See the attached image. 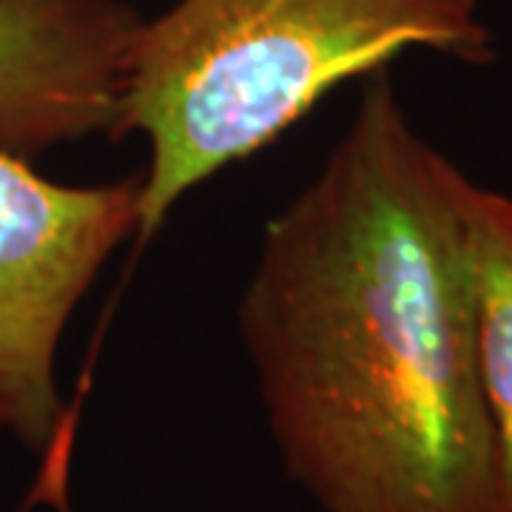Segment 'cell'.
I'll use <instances>...</instances> for the list:
<instances>
[{"label":"cell","instance_id":"obj_4","mask_svg":"<svg viewBox=\"0 0 512 512\" xmlns=\"http://www.w3.org/2000/svg\"><path fill=\"white\" fill-rule=\"evenodd\" d=\"M140 23L123 0H0V151L120 140Z\"/></svg>","mask_w":512,"mask_h":512},{"label":"cell","instance_id":"obj_5","mask_svg":"<svg viewBox=\"0 0 512 512\" xmlns=\"http://www.w3.org/2000/svg\"><path fill=\"white\" fill-rule=\"evenodd\" d=\"M467 231L476 288L478 353L498 458L495 512H512V197L470 185Z\"/></svg>","mask_w":512,"mask_h":512},{"label":"cell","instance_id":"obj_1","mask_svg":"<svg viewBox=\"0 0 512 512\" xmlns=\"http://www.w3.org/2000/svg\"><path fill=\"white\" fill-rule=\"evenodd\" d=\"M470 185L376 72L265 225L239 330L282 467L322 512H495Z\"/></svg>","mask_w":512,"mask_h":512},{"label":"cell","instance_id":"obj_2","mask_svg":"<svg viewBox=\"0 0 512 512\" xmlns=\"http://www.w3.org/2000/svg\"><path fill=\"white\" fill-rule=\"evenodd\" d=\"M430 49L490 63L478 0H177L143 20L120 106V137L140 134L148 165L137 242L174 205L293 128L336 86Z\"/></svg>","mask_w":512,"mask_h":512},{"label":"cell","instance_id":"obj_3","mask_svg":"<svg viewBox=\"0 0 512 512\" xmlns=\"http://www.w3.org/2000/svg\"><path fill=\"white\" fill-rule=\"evenodd\" d=\"M140 185L143 174L52 183L0 151V430L29 450L63 424L60 339L111 254L137 237Z\"/></svg>","mask_w":512,"mask_h":512}]
</instances>
